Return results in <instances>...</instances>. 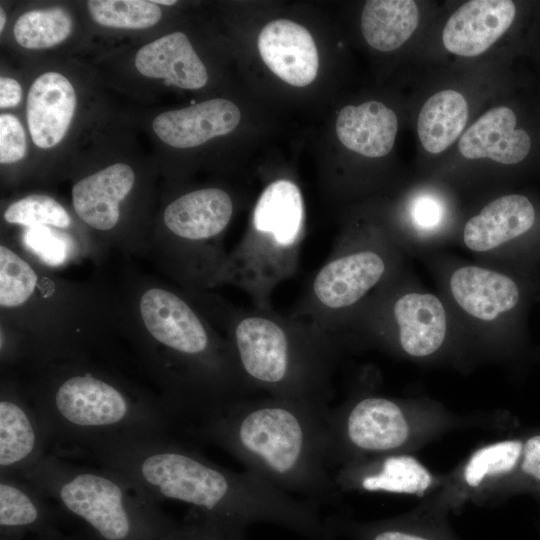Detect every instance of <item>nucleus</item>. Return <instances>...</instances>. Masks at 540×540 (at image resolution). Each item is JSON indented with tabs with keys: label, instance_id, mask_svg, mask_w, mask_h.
<instances>
[{
	"label": "nucleus",
	"instance_id": "1",
	"mask_svg": "<svg viewBox=\"0 0 540 540\" xmlns=\"http://www.w3.org/2000/svg\"><path fill=\"white\" fill-rule=\"evenodd\" d=\"M105 455L143 495L191 505L207 520L242 531L267 523L307 540H332L319 505L286 493L251 471L223 468L178 443L129 437L105 446Z\"/></svg>",
	"mask_w": 540,
	"mask_h": 540
},
{
	"label": "nucleus",
	"instance_id": "2",
	"mask_svg": "<svg viewBox=\"0 0 540 540\" xmlns=\"http://www.w3.org/2000/svg\"><path fill=\"white\" fill-rule=\"evenodd\" d=\"M117 297V330L136 343L177 404L199 411L250 396L226 339L187 292L135 277Z\"/></svg>",
	"mask_w": 540,
	"mask_h": 540
},
{
	"label": "nucleus",
	"instance_id": "3",
	"mask_svg": "<svg viewBox=\"0 0 540 540\" xmlns=\"http://www.w3.org/2000/svg\"><path fill=\"white\" fill-rule=\"evenodd\" d=\"M327 404L265 395L198 412V433L280 490L317 505L341 493L330 471Z\"/></svg>",
	"mask_w": 540,
	"mask_h": 540
},
{
	"label": "nucleus",
	"instance_id": "4",
	"mask_svg": "<svg viewBox=\"0 0 540 540\" xmlns=\"http://www.w3.org/2000/svg\"><path fill=\"white\" fill-rule=\"evenodd\" d=\"M117 291L58 276L15 244H0L1 357L42 367L81 360L117 331Z\"/></svg>",
	"mask_w": 540,
	"mask_h": 540
},
{
	"label": "nucleus",
	"instance_id": "5",
	"mask_svg": "<svg viewBox=\"0 0 540 540\" xmlns=\"http://www.w3.org/2000/svg\"><path fill=\"white\" fill-rule=\"evenodd\" d=\"M188 294L215 327L221 328L248 394L327 404L340 344L298 317L271 308L235 309L219 298Z\"/></svg>",
	"mask_w": 540,
	"mask_h": 540
},
{
	"label": "nucleus",
	"instance_id": "6",
	"mask_svg": "<svg viewBox=\"0 0 540 540\" xmlns=\"http://www.w3.org/2000/svg\"><path fill=\"white\" fill-rule=\"evenodd\" d=\"M448 303L471 356L504 358L525 342L540 277L465 260L444 251L421 258Z\"/></svg>",
	"mask_w": 540,
	"mask_h": 540
},
{
	"label": "nucleus",
	"instance_id": "7",
	"mask_svg": "<svg viewBox=\"0 0 540 540\" xmlns=\"http://www.w3.org/2000/svg\"><path fill=\"white\" fill-rule=\"evenodd\" d=\"M337 340L341 346L375 347L419 362L464 364L472 357L448 303L408 269L371 296Z\"/></svg>",
	"mask_w": 540,
	"mask_h": 540
},
{
	"label": "nucleus",
	"instance_id": "8",
	"mask_svg": "<svg viewBox=\"0 0 540 540\" xmlns=\"http://www.w3.org/2000/svg\"><path fill=\"white\" fill-rule=\"evenodd\" d=\"M407 258L386 228L345 234L311 279L293 316L338 342L337 335L346 321L378 290L408 269Z\"/></svg>",
	"mask_w": 540,
	"mask_h": 540
},
{
	"label": "nucleus",
	"instance_id": "9",
	"mask_svg": "<svg viewBox=\"0 0 540 540\" xmlns=\"http://www.w3.org/2000/svg\"><path fill=\"white\" fill-rule=\"evenodd\" d=\"M303 233L300 189L286 179L271 182L256 202L249 233L226 254L212 286L233 285L256 307L271 308L274 289L297 269Z\"/></svg>",
	"mask_w": 540,
	"mask_h": 540
},
{
	"label": "nucleus",
	"instance_id": "10",
	"mask_svg": "<svg viewBox=\"0 0 540 540\" xmlns=\"http://www.w3.org/2000/svg\"><path fill=\"white\" fill-rule=\"evenodd\" d=\"M233 210L230 195L220 188L196 189L177 197L162 214L169 239L150 253L187 288L212 286L227 254L213 241L229 225Z\"/></svg>",
	"mask_w": 540,
	"mask_h": 540
},
{
	"label": "nucleus",
	"instance_id": "11",
	"mask_svg": "<svg viewBox=\"0 0 540 540\" xmlns=\"http://www.w3.org/2000/svg\"><path fill=\"white\" fill-rule=\"evenodd\" d=\"M44 368V407L63 426L85 434L109 433L111 439L117 431H139L135 424L142 423L145 408L112 375L88 368L84 359L55 362Z\"/></svg>",
	"mask_w": 540,
	"mask_h": 540
},
{
	"label": "nucleus",
	"instance_id": "12",
	"mask_svg": "<svg viewBox=\"0 0 540 540\" xmlns=\"http://www.w3.org/2000/svg\"><path fill=\"white\" fill-rule=\"evenodd\" d=\"M455 245L481 264L540 277L537 210L526 195L487 202L462 223Z\"/></svg>",
	"mask_w": 540,
	"mask_h": 540
},
{
	"label": "nucleus",
	"instance_id": "13",
	"mask_svg": "<svg viewBox=\"0 0 540 540\" xmlns=\"http://www.w3.org/2000/svg\"><path fill=\"white\" fill-rule=\"evenodd\" d=\"M412 413L408 404L372 392L356 394L329 410L331 466L402 452L415 435Z\"/></svg>",
	"mask_w": 540,
	"mask_h": 540
},
{
	"label": "nucleus",
	"instance_id": "14",
	"mask_svg": "<svg viewBox=\"0 0 540 540\" xmlns=\"http://www.w3.org/2000/svg\"><path fill=\"white\" fill-rule=\"evenodd\" d=\"M53 492L73 514L106 540H124L132 530L129 505L132 484L124 478L93 471L57 476Z\"/></svg>",
	"mask_w": 540,
	"mask_h": 540
},
{
	"label": "nucleus",
	"instance_id": "15",
	"mask_svg": "<svg viewBox=\"0 0 540 540\" xmlns=\"http://www.w3.org/2000/svg\"><path fill=\"white\" fill-rule=\"evenodd\" d=\"M135 172L126 163H114L78 180L72 187V206L79 220L101 237L105 251H121L122 206L134 189Z\"/></svg>",
	"mask_w": 540,
	"mask_h": 540
},
{
	"label": "nucleus",
	"instance_id": "16",
	"mask_svg": "<svg viewBox=\"0 0 540 540\" xmlns=\"http://www.w3.org/2000/svg\"><path fill=\"white\" fill-rule=\"evenodd\" d=\"M408 257L422 258L456 243L448 198L432 187H420L404 202L398 227L388 230Z\"/></svg>",
	"mask_w": 540,
	"mask_h": 540
},
{
	"label": "nucleus",
	"instance_id": "17",
	"mask_svg": "<svg viewBox=\"0 0 540 540\" xmlns=\"http://www.w3.org/2000/svg\"><path fill=\"white\" fill-rule=\"evenodd\" d=\"M334 479L341 491L384 492L422 496L435 477L417 458L402 452L352 461L339 466Z\"/></svg>",
	"mask_w": 540,
	"mask_h": 540
},
{
	"label": "nucleus",
	"instance_id": "18",
	"mask_svg": "<svg viewBox=\"0 0 540 540\" xmlns=\"http://www.w3.org/2000/svg\"><path fill=\"white\" fill-rule=\"evenodd\" d=\"M516 7L510 0H471L447 20L442 41L456 55L474 57L490 48L511 26Z\"/></svg>",
	"mask_w": 540,
	"mask_h": 540
},
{
	"label": "nucleus",
	"instance_id": "19",
	"mask_svg": "<svg viewBox=\"0 0 540 540\" xmlns=\"http://www.w3.org/2000/svg\"><path fill=\"white\" fill-rule=\"evenodd\" d=\"M258 49L268 68L286 83L304 87L317 76L318 52L309 31L287 19L269 22L260 32Z\"/></svg>",
	"mask_w": 540,
	"mask_h": 540
},
{
	"label": "nucleus",
	"instance_id": "20",
	"mask_svg": "<svg viewBox=\"0 0 540 540\" xmlns=\"http://www.w3.org/2000/svg\"><path fill=\"white\" fill-rule=\"evenodd\" d=\"M240 118V110L233 102L216 98L163 112L153 119L152 128L167 145L192 148L230 133Z\"/></svg>",
	"mask_w": 540,
	"mask_h": 540
},
{
	"label": "nucleus",
	"instance_id": "21",
	"mask_svg": "<svg viewBox=\"0 0 540 540\" xmlns=\"http://www.w3.org/2000/svg\"><path fill=\"white\" fill-rule=\"evenodd\" d=\"M76 109L71 82L57 72L37 77L27 96V123L33 143L42 149L56 146L65 136Z\"/></svg>",
	"mask_w": 540,
	"mask_h": 540
},
{
	"label": "nucleus",
	"instance_id": "22",
	"mask_svg": "<svg viewBox=\"0 0 540 540\" xmlns=\"http://www.w3.org/2000/svg\"><path fill=\"white\" fill-rule=\"evenodd\" d=\"M517 118L507 106L490 109L462 135L458 142L467 159L489 158L500 164H516L528 155L531 139L523 129H516Z\"/></svg>",
	"mask_w": 540,
	"mask_h": 540
},
{
	"label": "nucleus",
	"instance_id": "23",
	"mask_svg": "<svg viewBox=\"0 0 540 540\" xmlns=\"http://www.w3.org/2000/svg\"><path fill=\"white\" fill-rule=\"evenodd\" d=\"M135 67L142 75L164 79L182 89H200L208 74L188 37L174 32L141 47L135 56Z\"/></svg>",
	"mask_w": 540,
	"mask_h": 540
},
{
	"label": "nucleus",
	"instance_id": "24",
	"mask_svg": "<svg viewBox=\"0 0 540 540\" xmlns=\"http://www.w3.org/2000/svg\"><path fill=\"white\" fill-rule=\"evenodd\" d=\"M398 119L395 112L375 100L359 106L341 109L336 121V133L348 149L366 157L388 154L395 142Z\"/></svg>",
	"mask_w": 540,
	"mask_h": 540
},
{
	"label": "nucleus",
	"instance_id": "25",
	"mask_svg": "<svg viewBox=\"0 0 540 540\" xmlns=\"http://www.w3.org/2000/svg\"><path fill=\"white\" fill-rule=\"evenodd\" d=\"M418 23V7L412 0H370L361 14V31L366 42L383 52L403 45Z\"/></svg>",
	"mask_w": 540,
	"mask_h": 540
},
{
	"label": "nucleus",
	"instance_id": "26",
	"mask_svg": "<svg viewBox=\"0 0 540 540\" xmlns=\"http://www.w3.org/2000/svg\"><path fill=\"white\" fill-rule=\"evenodd\" d=\"M468 120V104L455 90H442L422 106L417 132L423 148L432 154L446 150L459 137Z\"/></svg>",
	"mask_w": 540,
	"mask_h": 540
},
{
	"label": "nucleus",
	"instance_id": "27",
	"mask_svg": "<svg viewBox=\"0 0 540 540\" xmlns=\"http://www.w3.org/2000/svg\"><path fill=\"white\" fill-rule=\"evenodd\" d=\"M36 419L15 395L2 391L0 400V466L4 470L29 463L39 450Z\"/></svg>",
	"mask_w": 540,
	"mask_h": 540
},
{
	"label": "nucleus",
	"instance_id": "28",
	"mask_svg": "<svg viewBox=\"0 0 540 540\" xmlns=\"http://www.w3.org/2000/svg\"><path fill=\"white\" fill-rule=\"evenodd\" d=\"M39 265L56 270L87 257H99L96 248L79 236L51 226L22 228L15 244Z\"/></svg>",
	"mask_w": 540,
	"mask_h": 540
},
{
	"label": "nucleus",
	"instance_id": "29",
	"mask_svg": "<svg viewBox=\"0 0 540 540\" xmlns=\"http://www.w3.org/2000/svg\"><path fill=\"white\" fill-rule=\"evenodd\" d=\"M522 450L519 439L501 440L477 449L462 468L463 486L478 491L510 475L519 467Z\"/></svg>",
	"mask_w": 540,
	"mask_h": 540
},
{
	"label": "nucleus",
	"instance_id": "30",
	"mask_svg": "<svg viewBox=\"0 0 540 540\" xmlns=\"http://www.w3.org/2000/svg\"><path fill=\"white\" fill-rule=\"evenodd\" d=\"M72 19L61 7L22 14L13 29L17 43L27 49H44L63 42L71 33Z\"/></svg>",
	"mask_w": 540,
	"mask_h": 540
},
{
	"label": "nucleus",
	"instance_id": "31",
	"mask_svg": "<svg viewBox=\"0 0 540 540\" xmlns=\"http://www.w3.org/2000/svg\"><path fill=\"white\" fill-rule=\"evenodd\" d=\"M3 219L10 225L21 228L34 226H51L73 233L93 245L87 237L73 231V220L66 208L56 199L45 194H31L9 204L3 212Z\"/></svg>",
	"mask_w": 540,
	"mask_h": 540
},
{
	"label": "nucleus",
	"instance_id": "32",
	"mask_svg": "<svg viewBox=\"0 0 540 540\" xmlns=\"http://www.w3.org/2000/svg\"><path fill=\"white\" fill-rule=\"evenodd\" d=\"M325 526L332 540L336 536H348L353 540H446L440 533L407 520L358 523L332 516L325 519Z\"/></svg>",
	"mask_w": 540,
	"mask_h": 540
},
{
	"label": "nucleus",
	"instance_id": "33",
	"mask_svg": "<svg viewBox=\"0 0 540 540\" xmlns=\"http://www.w3.org/2000/svg\"><path fill=\"white\" fill-rule=\"evenodd\" d=\"M87 6L93 20L106 27L145 29L158 23L162 16L153 1L90 0Z\"/></svg>",
	"mask_w": 540,
	"mask_h": 540
},
{
	"label": "nucleus",
	"instance_id": "34",
	"mask_svg": "<svg viewBox=\"0 0 540 540\" xmlns=\"http://www.w3.org/2000/svg\"><path fill=\"white\" fill-rule=\"evenodd\" d=\"M28 490L9 480L0 483V524L3 527L27 526L37 521L39 511Z\"/></svg>",
	"mask_w": 540,
	"mask_h": 540
},
{
	"label": "nucleus",
	"instance_id": "35",
	"mask_svg": "<svg viewBox=\"0 0 540 540\" xmlns=\"http://www.w3.org/2000/svg\"><path fill=\"white\" fill-rule=\"evenodd\" d=\"M26 135L19 119L11 114L0 116V163L12 164L24 158Z\"/></svg>",
	"mask_w": 540,
	"mask_h": 540
},
{
	"label": "nucleus",
	"instance_id": "36",
	"mask_svg": "<svg viewBox=\"0 0 540 540\" xmlns=\"http://www.w3.org/2000/svg\"><path fill=\"white\" fill-rule=\"evenodd\" d=\"M245 532L218 522L206 520L202 528L179 535L178 540H243Z\"/></svg>",
	"mask_w": 540,
	"mask_h": 540
},
{
	"label": "nucleus",
	"instance_id": "37",
	"mask_svg": "<svg viewBox=\"0 0 540 540\" xmlns=\"http://www.w3.org/2000/svg\"><path fill=\"white\" fill-rule=\"evenodd\" d=\"M519 467L525 476L540 482V434L529 437L523 442Z\"/></svg>",
	"mask_w": 540,
	"mask_h": 540
},
{
	"label": "nucleus",
	"instance_id": "38",
	"mask_svg": "<svg viewBox=\"0 0 540 540\" xmlns=\"http://www.w3.org/2000/svg\"><path fill=\"white\" fill-rule=\"evenodd\" d=\"M22 99V88L13 78H0V108H12L17 106Z\"/></svg>",
	"mask_w": 540,
	"mask_h": 540
},
{
	"label": "nucleus",
	"instance_id": "39",
	"mask_svg": "<svg viewBox=\"0 0 540 540\" xmlns=\"http://www.w3.org/2000/svg\"><path fill=\"white\" fill-rule=\"evenodd\" d=\"M5 22H6V16H5L3 8L1 7V9H0V31L3 30Z\"/></svg>",
	"mask_w": 540,
	"mask_h": 540
},
{
	"label": "nucleus",
	"instance_id": "40",
	"mask_svg": "<svg viewBox=\"0 0 540 540\" xmlns=\"http://www.w3.org/2000/svg\"><path fill=\"white\" fill-rule=\"evenodd\" d=\"M153 2L157 5H174L176 3L174 0H154Z\"/></svg>",
	"mask_w": 540,
	"mask_h": 540
},
{
	"label": "nucleus",
	"instance_id": "41",
	"mask_svg": "<svg viewBox=\"0 0 540 540\" xmlns=\"http://www.w3.org/2000/svg\"><path fill=\"white\" fill-rule=\"evenodd\" d=\"M538 297L540 298V292H539V294H538Z\"/></svg>",
	"mask_w": 540,
	"mask_h": 540
}]
</instances>
